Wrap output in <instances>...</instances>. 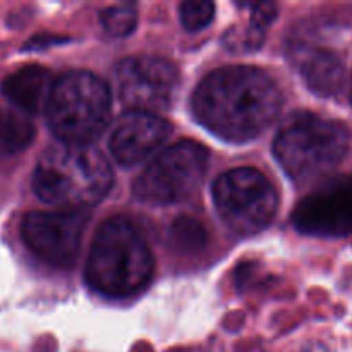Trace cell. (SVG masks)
Wrapping results in <instances>:
<instances>
[{"label": "cell", "instance_id": "obj_1", "mask_svg": "<svg viewBox=\"0 0 352 352\" xmlns=\"http://www.w3.org/2000/svg\"><path fill=\"white\" fill-rule=\"evenodd\" d=\"M282 110V91L265 71L250 65L217 69L192 95V113L210 133L232 143L260 136Z\"/></svg>", "mask_w": 352, "mask_h": 352}, {"label": "cell", "instance_id": "obj_2", "mask_svg": "<svg viewBox=\"0 0 352 352\" xmlns=\"http://www.w3.org/2000/svg\"><path fill=\"white\" fill-rule=\"evenodd\" d=\"M113 172L91 144L58 143L47 148L33 174L38 198L62 210H88L109 195Z\"/></svg>", "mask_w": 352, "mask_h": 352}, {"label": "cell", "instance_id": "obj_3", "mask_svg": "<svg viewBox=\"0 0 352 352\" xmlns=\"http://www.w3.org/2000/svg\"><path fill=\"white\" fill-rule=\"evenodd\" d=\"M153 270L146 237L129 219L113 217L96 230L85 272L93 291L113 299L131 298L146 287Z\"/></svg>", "mask_w": 352, "mask_h": 352}, {"label": "cell", "instance_id": "obj_4", "mask_svg": "<svg viewBox=\"0 0 352 352\" xmlns=\"http://www.w3.org/2000/svg\"><path fill=\"white\" fill-rule=\"evenodd\" d=\"M346 126L311 112L294 113L274 141V155L285 174L306 184L330 174L349 151Z\"/></svg>", "mask_w": 352, "mask_h": 352}, {"label": "cell", "instance_id": "obj_5", "mask_svg": "<svg viewBox=\"0 0 352 352\" xmlns=\"http://www.w3.org/2000/svg\"><path fill=\"white\" fill-rule=\"evenodd\" d=\"M110 88L88 71H71L52 86L47 110L48 127L62 143L89 144L110 122Z\"/></svg>", "mask_w": 352, "mask_h": 352}, {"label": "cell", "instance_id": "obj_6", "mask_svg": "<svg viewBox=\"0 0 352 352\" xmlns=\"http://www.w3.org/2000/svg\"><path fill=\"white\" fill-rule=\"evenodd\" d=\"M213 203L227 229L237 236H254L275 219L278 195L260 170L237 167L213 182Z\"/></svg>", "mask_w": 352, "mask_h": 352}, {"label": "cell", "instance_id": "obj_7", "mask_svg": "<svg viewBox=\"0 0 352 352\" xmlns=\"http://www.w3.org/2000/svg\"><path fill=\"white\" fill-rule=\"evenodd\" d=\"M210 155L196 141H181L162 151L136 179L134 196L150 205H172L188 199L208 170Z\"/></svg>", "mask_w": 352, "mask_h": 352}, {"label": "cell", "instance_id": "obj_8", "mask_svg": "<svg viewBox=\"0 0 352 352\" xmlns=\"http://www.w3.org/2000/svg\"><path fill=\"white\" fill-rule=\"evenodd\" d=\"M116 76L124 105L148 113L170 109L181 81L170 60L153 55L124 58L117 65Z\"/></svg>", "mask_w": 352, "mask_h": 352}, {"label": "cell", "instance_id": "obj_9", "mask_svg": "<svg viewBox=\"0 0 352 352\" xmlns=\"http://www.w3.org/2000/svg\"><path fill=\"white\" fill-rule=\"evenodd\" d=\"M292 226L305 236L342 239L352 236V174L322 182L296 205Z\"/></svg>", "mask_w": 352, "mask_h": 352}, {"label": "cell", "instance_id": "obj_10", "mask_svg": "<svg viewBox=\"0 0 352 352\" xmlns=\"http://www.w3.org/2000/svg\"><path fill=\"white\" fill-rule=\"evenodd\" d=\"M88 210L31 212L24 217L21 234L34 256L54 267H71L81 250L88 226Z\"/></svg>", "mask_w": 352, "mask_h": 352}, {"label": "cell", "instance_id": "obj_11", "mask_svg": "<svg viewBox=\"0 0 352 352\" xmlns=\"http://www.w3.org/2000/svg\"><path fill=\"white\" fill-rule=\"evenodd\" d=\"M172 126L157 113L129 110L124 113L110 138V151L122 167L146 160L170 136Z\"/></svg>", "mask_w": 352, "mask_h": 352}, {"label": "cell", "instance_id": "obj_12", "mask_svg": "<svg viewBox=\"0 0 352 352\" xmlns=\"http://www.w3.org/2000/svg\"><path fill=\"white\" fill-rule=\"evenodd\" d=\"M289 55L313 93L330 98L342 89L346 65L336 52L302 41L292 45Z\"/></svg>", "mask_w": 352, "mask_h": 352}, {"label": "cell", "instance_id": "obj_13", "mask_svg": "<svg viewBox=\"0 0 352 352\" xmlns=\"http://www.w3.org/2000/svg\"><path fill=\"white\" fill-rule=\"evenodd\" d=\"M52 86L50 71L41 65H26L3 79L0 91L21 112L38 113L47 107Z\"/></svg>", "mask_w": 352, "mask_h": 352}, {"label": "cell", "instance_id": "obj_14", "mask_svg": "<svg viewBox=\"0 0 352 352\" xmlns=\"http://www.w3.org/2000/svg\"><path fill=\"white\" fill-rule=\"evenodd\" d=\"M34 140V126L23 112L0 109V155L21 153Z\"/></svg>", "mask_w": 352, "mask_h": 352}, {"label": "cell", "instance_id": "obj_15", "mask_svg": "<svg viewBox=\"0 0 352 352\" xmlns=\"http://www.w3.org/2000/svg\"><path fill=\"white\" fill-rule=\"evenodd\" d=\"M102 26L112 36H127L136 30L138 9L134 3H117L102 10Z\"/></svg>", "mask_w": 352, "mask_h": 352}, {"label": "cell", "instance_id": "obj_16", "mask_svg": "<svg viewBox=\"0 0 352 352\" xmlns=\"http://www.w3.org/2000/svg\"><path fill=\"white\" fill-rule=\"evenodd\" d=\"M172 246L181 251H195L205 246L206 230L198 220L181 217L170 227Z\"/></svg>", "mask_w": 352, "mask_h": 352}, {"label": "cell", "instance_id": "obj_17", "mask_svg": "<svg viewBox=\"0 0 352 352\" xmlns=\"http://www.w3.org/2000/svg\"><path fill=\"white\" fill-rule=\"evenodd\" d=\"M277 17V7L274 3H256L253 6V14H251L250 28L246 31V47L251 50H256L263 45L265 34L270 24Z\"/></svg>", "mask_w": 352, "mask_h": 352}, {"label": "cell", "instance_id": "obj_18", "mask_svg": "<svg viewBox=\"0 0 352 352\" xmlns=\"http://www.w3.org/2000/svg\"><path fill=\"white\" fill-rule=\"evenodd\" d=\"M179 14H181V23L191 33L201 31L208 26L215 17V6L212 2H205V0H188L182 2L179 7Z\"/></svg>", "mask_w": 352, "mask_h": 352}, {"label": "cell", "instance_id": "obj_19", "mask_svg": "<svg viewBox=\"0 0 352 352\" xmlns=\"http://www.w3.org/2000/svg\"><path fill=\"white\" fill-rule=\"evenodd\" d=\"M351 100H352V86H351Z\"/></svg>", "mask_w": 352, "mask_h": 352}]
</instances>
